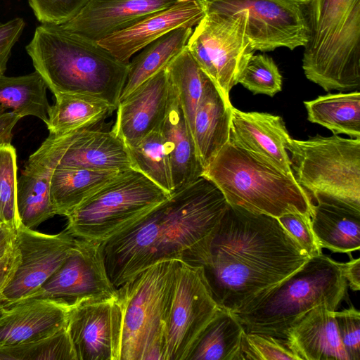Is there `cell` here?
Segmentation results:
<instances>
[{
  "label": "cell",
  "instance_id": "cell-1",
  "mask_svg": "<svg viewBox=\"0 0 360 360\" xmlns=\"http://www.w3.org/2000/svg\"><path fill=\"white\" fill-rule=\"evenodd\" d=\"M229 204L202 176L136 222L100 243L108 277L118 288L148 267L165 260L202 266Z\"/></svg>",
  "mask_w": 360,
  "mask_h": 360
},
{
  "label": "cell",
  "instance_id": "cell-2",
  "mask_svg": "<svg viewBox=\"0 0 360 360\" xmlns=\"http://www.w3.org/2000/svg\"><path fill=\"white\" fill-rule=\"evenodd\" d=\"M309 258L277 218L229 205L202 266L215 301L233 312Z\"/></svg>",
  "mask_w": 360,
  "mask_h": 360
},
{
  "label": "cell",
  "instance_id": "cell-3",
  "mask_svg": "<svg viewBox=\"0 0 360 360\" xmlns=\"http://www.w3.org/2000/svg\"><path fill=\"white\" fill-rule=\"evenodd\" d=\"M25 49L35 70L53 95L89 96L117 108L129 63L116 59L96 41L72 33L60 25L41 24Z\"/></svg>",
  "mask_w": 360,
  "mask_h": 360
},
{
  "label": "cell",
  "instance_id": "cell-4",
  "mask_svg": "<svg viewBox=\"0 0 360 360\" xmlns=\"http://www.w3.org/2000/svg\"><path fill=\"white\" fill-rule=\"evenodd\" d=\"M342 263L327 255L309 257L289 276L233 313L245 332L283 339L286 330L314 307L335 311L347 293Z\"/></svg>",
  "mask_w": 360,
  "mask_h": 360
},
{
  "label": "cell",
  "instance_id": "cell-5",
  "mask_svg": "<svg viewBox=\"0 0 360 360\" xmlns=\"http://www.w3.org/2000/svg\"><path fill=\"white\" fill-rule=\"evenodd\" d=\"M202 176L220 190L230 205L276 218L287 213L311 214L313 200L293 173L230 141Z\"/></svg>",
  "mask_w": 360,
  "mask_h": 360
},
{
  "label": "cell",
  "instance_id": "cell-6",
  "mask_svg": "<svg viewBox=\"0 0 360 360\" xmlns=\"http://www.w3.org/2000/svg\"><path fill=\"white\" fill-rule=\"evenodd\" d=\"M302 69L325 91L360 87V0H308Z\"/></svg>",
  "mask_w": 360,
  "mask_h": 360
},
{
  "label": "cell",
  "instance_id": "cell-7",
  "mask_svg": "<svg viewBox=\"0 0 360 360\" xmlns=\"http://www.w3.org/2000/svg\"><path fill=\"white\" fill-rule=\"evenodd\" d=\"M180 262H158L117 288L123 311L120 360H165V327Z\"/></svg>",
  "mask_w": 360,
  "mask_h": 360
},
{
  "label": "cell",
  "instance_id": "cell-8",
  "mask_svg": "<svg viewBox=\"0 0 360 360\" xmlns=\"http://www.w3.org/2000/svg\"><path fill=\"white\" fill-rule=\"evenodd\" d=\"M169 196L139 171H122L66 217L65 229L75 238L101 243Z\"/></svg>",
  "mask_w": 360,
  "mask_h": 360
},
{
  "label": "cell",
  "instance_id": "cell-9",
  "mask_svg": "<svg viewBox=\"0 0 360 360\" xmlns=\"http://www.w3.org/2000/svg\"><path fill=\"white\" fill-rule=\"evenodd\" d=\"M285 149L296 181L311 198L323 195L360 207V138L290 137Z\"/></svg>",
  "mask_w": 360,
  "mask_h": 360
},
{
  "label": "cell",
  "instance_id": "cell-10",
  "mask_svg": "<svg viewBox=\"0 0 360 360\" xmlns=\"http://www.w3.org/2000/svg\"><path fill=\"white\" fill-rule=\"evenodd\" d=\"M186 48L227 100L255 50L243 15L206 13L195 26Z\"/></svg>",
  "mask_w": 360,
  "mask_h": 360
},
{
  "label": "cell",
  "instance_id": "cell-11",
  "mask_svg": "<svg viewBox=\"0 0 360 360\" xmlns=\"http://www.w3.org/2000/svg\"><path fill=\"white\" fill-rule=\"evenodd\" d=\"M205 14L243 15L255 51L304 46L308 0H196Z\"/></svg>",
  "mask_w": 360,
  "mask_h": 360
},
{
  "label": "cell",
  "instance_id": "cell-12",
  "mask_svg": "<svg viewBox=\"0 0 360 360\" xmlns=\"http://www.w3.org/2000/svg\"><path fill=\"white\" fill-rule=\"evenodd\" d=\"M219 308L202 266L180 262L165 327V360H186L195 340Z\"/></svg>",
  "mask_w": 360,
  "mask_h": 360
},
{
  "label": "cell",
  "instance_id": "cell-13",
  "mask_svg": "<svg viewBox=\"0 0 360 360\" xmlns=\"http://www.w3.org/2000/svg\"><path fill=\"white\" fill-rule=\"evenodd\" d=\"M117 297V288L108 277L100 243L76 238L66 259L30 297L51 300L70 309Z\"/></svg>",
  "mask_w": 360,
  "mask_h": 360
},
{
  "label": "cell",
  "instance_id": "cell-14",
  "mask_svg": "<svg viewBox=\"0 0 360 360\" xmlns=\"http://www.w3.org/2000/svg\"><path fill=\"white\" fill-rule=\"evenodd\" d=\"M27 162L50 169L56 166L101 171L134 169L127 146L112 129H88L49 136Z\"/></svg>",
  "mask_w": 360,
  "mask_h": 360
},
{
  "label": "cell",
  "instance_id": "cell-15",
  "mask_svg": "<svg viewBox=\"0 0 360 360\" xmlns=\"http://www.w3.org/2000/svg\"><path fill=\"white\" fill-rule=\"evenodd\" d=\"M75 240L65 229L49 235L20 225L14 240L20 261L0 295V304L7 307L37 291L66 259Z\"/></svg>",
  "mask_w": 360,
  "mask_h": 360
},
{
  "label": "cell",
  "instance_id": "cell-16",
  "mask_svg": "<svg viewBox=\"0 0 360 360\" xmlns=\"http://www.w3.org/2000/svg\"><path fill=\"white\" fill-rule=\"evenodd\" d=\"M122 328L117 297L69 309L66 329L77 360H120Z\"/></svg>",
  "mask_w": 360,
  "mask_h": 360
},
{
  "label": "cell",
  "instance_id": "cell-17",
  "mask_svg": "<svg viewBox=\"0 0 360 360\" xmlns=\"http://www.w3.org/2000/svg\"><path fill=\"white\" fill-rule=\"evenodd\" d=\"M170 82L165 69L145 81L120 101L112 130L127 146L158 129L169 104Z\"/></svg>",
  "mask_w": 360,
  "mask_h": 360
},
{
  "label": "cell",
  "instance_id": "cell-18",
  "mask_svg": "<svg viewBox=\"0 0 360 360\" xmlns=\"http://www.w3.org/2000/svg\"><path fill=\"white\" fill-rule=\"evenodd\" d=\"M204 15L196 0H179L97 43L118 60L129 63L131 56L153 41L180 27L196 26Z\"/></svg>",
  "mask_w": 360,
  "mask_h": 360
},
{
  "label": "cell",
  "instance_id": "cell-19",
  "mask_svg": "<svg viewBox=\"0 0 360 360\" xmlns=\"http://www.w3.org/2000/svg\"><path fill=\"white\" fill-rule=\"evenodd\" d=\"M179 0H89L72 19L60 25L94 41L123 30Z\"/></svg>",
  "mask_w": 360,
  "mask_h": 360
},
{
  "label": "cell",
  "instance_id": "cell-20",
  "mask_svg": "<svg viewBox=\"0 0 360 360\" xmlns=\"http://www.w3.org/2000/svg\"><path fill=\"white\" fill-rule=\"evenodd\" d=\"M69 308L56 301L28 297L7 307L0 318V345L49 338L66 328Z\"/></svg>",
  "mask_w": 360,
  "mask_h": 360
},
{
  "label": "cell",
  "instance_id": "cell-21",
  "mask_svg": "<svg viewBox=\"0 0 360 360\" xmlns=\"http://www.w3.org/2000/svg\"><path fill=\"white\" fill-rule=\"evenodd\" d=\"M290 138L281 117L266 112H243L233 106L229 141L264 157L285 172L292 173L285 149Z\"/></svg>",
  "mask_w": 360,
  "mask_h": 360
},
{
  "label": "cell",
  "instance_id": "cell-22",
  "mask_svg": "<svg viewBox=\"0 0 360 360\" xmlns=\"http://www.w3.org/2000/svg\"><path fill=\"white\" fill-rule=\"evenodd\" d=\"M287 346L300 360H349L334 316L325 304L307 312L285 332Z\"/></svg>",
  "mask_w": 360,
  "mask_h": 360
},
{
  "label": "cell",
  "instance_id": "cell-23",
  "mask_svg": "<svg viewBox=\"0 0 360 360\" xmlns=\"http://www.w3.org/2000/svg\"><path fill=\"white\" fill-rule=\"evenodd\" d=\"M159 128L169 157L174 192L201 177L204 168L198 155L193 134L171 84L168 108Z\"/></svg>",
  "mask_w": 360,
  "mask_h": 360
},
{
  "label": "cell",
  "instance_id": "cell-24",
  "mask_svg": "<svg viewBox=\"0 0 360 360\" xmlns=\"http://www.w3.org/2000/svg\"><path fill=\"white\" fill-rule=\"evenodd\" d=\"M312 200L311 225L320 246L333 252L358 250L360 207L323 195H316Z\"/></svg>",
  "mask_w": 360,
  "mask_h": 360
},
{
  "label": "cell",
  "instance_id": "cell-25",
  "mask_svg": "<svg viewBox=\"0 0 360 360\" xmlns=\"http://www.w3.org/2000/svg\"><path fill=\"white\" fill-rule=\"evenodd\" d=\"M232 108L231 101L210 79L196 108L192 130L204 169L230 141Z\"/></svg>",
  "mask_w": 360,
  "mask_h": 360
},
{
  "label": "cell",
  "instance_id": "cell-26",
  "mask_svg": "<svg viewBox=\"0 0 360 360\" xmlns=\"http://www.w3.org/2000/svg\"><path fill=\"white\" fill-rule=\"evenodd\" d=\"M54 97L46 126L49 135L56 137L92 129L117 109L105 101L82 94L58 93Z\"/></svg>",
  "mask_w": 360,
  "mask_h": 360
},
{
  "label": "cell",
  "instance_id": "cell-27",
  "mask_svg": "<svg viewBox=\"0 0 360 360\" xmlns=\"http://www.w3.org/2000/svg\"><path fill=\"white\" fill-rule=\"evenodd\" d=\"M121 172L56 166L50 179L51 198L56 214L67 217Z\"/></svg>",
  "mask_w": 360,
  "mask_h": 360
},
{
  "label": "cell",
  "instance_id": "cell-28",
  "mask_svg": "<svg viewBox=\"0 0 360 360\" xmlns=\"http://www.w3.org/2000/svg\"><path fill=\"white\" fill-rule=\"evenodd\" d=\"M245 333L235 314L221 307L195 340L186 360H244Z\"/></svg>",
  "mask_w": 360,
  "mask_h": 360
},
{
  "label": "cell",
  "instance_id": "cell-29",
  "mask_svg": "<svg viewBox=\"0 0 360 360\" xmlns=\"http://www.w3.org/2000/svg\"><path fill=\"white\" fill-rule=\"evenodd\" d=\"M53 169L26 162L18 178L17 208L20 224L34 229L56 214L50 193Z\"/></svg>",
  "mask_w": 360,
  "mask_h": 360
},
{
  "label": "cell",
  "instance_id": "cell-30",
  "mask_svg": "<svg viewBox=\"0 0 360 360\" xmlns=\"http://www.w3.org/2000/svg\"><path fill=\"white\" fill-rule=\"evenodd\" d=\"M193 27H180L153 41L129 63V72L120 101L155 75L186 46Z\"/></svg>",
  "mask_w": 360,
  "mask_h": 360
},
{
  "label": "cell",
  "instance_id": "cell-31",
  "mask_svg": "<svg viewBox=\"0 0 360 360\" xmlns=\"http://www.w3.org/2000/svg\"><path fill=\"white\" fill-rule=\"evenodd\" d=\"M307 120L320 124L333 134L360 138V92L328 94L304 102Z\"/></svg>",
  "mask_w": 360,
  "mask_h": 360
},
{
  "label": "cell",
  "instance_id": "cell-32",
  "mask_svg": "<svg viewBox=\"0 0 360 360\" xmlns=\"http://www.w3.org/2000/svg\"><path fill=\"white\" fill-rule=\"evenodd\" d=\"M48 86L36 70L18 77L0 75V105L20 118L32 115L46 124L49 120Z\"/></svg>",
  "mask_w": 360,
  "mask_h": 360
},
{
  "label": "cell",
  "instance_id": "cell-33",
  "mask_svg": "<svg viewBox=\"0 0 360 360\" xmlns=\"http://www.w3.org/2000/svg\"><path fill=\"white\" fill-rule=\"evenodd\" d=\"M165 69L192 132L196 108L211 79L198 65L186 46Z\"/></svg>",
  "mask_w": 360,
  "mask_h": 360
},
{
  "label": "cell",
  "instance_id": "cell-34",
  "mask_svg": "<svg viewBox=\"0 0 360 360\" xmlns=\"http://www.w3.org/2000/svg\"><path fill=\"white\" fill-rule=\"evenodd\" d=\"M127 147L134 169L171 195L173 186L170 164L160 128Z\"/></svg>",
  "mask_w": 360,
  "mask_h": 360
},
{
  "label": "cell",
  "instance_id": "cell-35",
  "mask_svg": "<svg viewBox=\"0 0 360 360\" xmlns=\"http://www.w3.org/2000/svg\"><path fill=\"white\" fill-rule=\"evenodd\" d=\"M0 360H77L65 328L37 341L0 345Z\"/></svg>",
  "mask_w": 360,
  "mask_h": 360
},
{
  "label": "cell",
  "instance_id": "cell-36",
  "mask_svg": "<svg viewBox=\"0 0 360 360\" xmlns=\"http://www.w3.org/2000/svg\"><path fill=\"white\" fill-rule=\"evenodd\" d=\"M17 155L12 144L0 146V223L15 230L21 225L17 208Z\"/></svg>",
  "mask_w": 360,
  "mask_h": 360
},
{
  "label": "cell",
  "instance_id": "cell-37",
  "mask_svg": "<svg viewBox=\"0 0 360 360\" xmlns=\"http://www.w3.org/2000/svg\"><path fill=\"white\" fill-rule=\"evenodd\" d=\"M238 83L254 94L274 96L282 89V76L274 60L260 53L250 58Z\"/></svg>",
  "mask_w": 360,
  "mask_h": 360
},
{
  "label": "cell",
  "instance_id": "cell-38",
  "mask_svg": "<svg viewBox=\"0 0 360 360\" xmlns=\"http://www.w3.org/2000/svg\"><path fill=\"white\" fill-rule=\"evenodd\" d=\"M244 360H300L284 339L245 332L242 343Z\"/></svg>",
  "mask_w": 360,
  "mask_h": 360
},
{
  "label": "cell",
  "instance_id": "cell-39",
  "mask_svg": "<svg viewBox=\"0 0 360 360\" xmlns=\"http://www.w3.org/2000/svg\"><path fill=\"white\" fill-rule=\"evenodd\" d=\"M89 0H28L41 24L61 25L74 18Z\"/></svg>",
  "mask_w": 360,
  "mask_h": 360
},
{
  "label": "cell",
  "instance_id": "cell-40",
  "mask_svg": "<svg viewBox=\"0 0 360 360\" xmlns=\"http://www.w3.org/2000/svg\"><path fill=\"white\" fill-rule=\"evenodd\" d=\"M277 219L309 257L322 254V248L311 228L309 214L287 213L278 217Z\"/></svg>",
  "mask_w": 360,
  "mask_h": 360
},
{
  "label": "cell",
  "instance_id": "cell-41",
  "mask_svg": "<svg viewBox=\"0 0 360 360\" xmlns=\"http://www.w3.org/2000/svg\"><path fill=\"white\" fill-rule=\"evenodd\" d=\"M334 316L342 344L349 360H360V313L353 306L335 311Z\"/></svg>",
  "mask_w": 360,
  "mask_h": 360
},
{
  "label": "cell",
  "instance_id": "cell-42",
  "mask_svg": "<svg viewBox=\"0 0 360 360\" xmlns=\"http://www.w3.org/2000/svg\"><path fill=\"white\" fill-rule=\"evenodd\" d=\"M25 26V20L22 18L0 22V75H4L12 49L20 37Z\"/></svg>",
  "mask_w": 360,
  "mask_h": 360
},
{
  "label": "cell",
  "instance_id": "cell-43",
  "mask_svg": "<svg viewBox=\"0 0 360 360\" xmlns=\"http://www.w3.org/2000/svg\"><path fill=\"white\" fill-rule=\"evenodd\" d=\"M20 261V253L15 245L0 261V295L15 274Z\"/></svg>",
  "mask_w": 360,
  "mask_h": 360
},
{
  "label": "cell",
  "instance_id": "cell-44",
  "mask_svg": "<svg viewBox=\"0 0 360 360\" xmlns=\"http://www.w3.org/2000/svg\"><path fill=\"white\" fill-rule=\"evenodd\" d=\"M0 105V146L11 144L13 129L20 117Z\"/></svg>",
  "mask_w": 360,
  "mask_h": 360
},
{
  "label": "cell",
  "instance_id": "cell-45",
  "mask_svg": "<svg viewBox=\"0 0 360 360\" xmlns=\"http://www.w3.org/2000/svg\"><path fill=\"white\" fill-rule=\"evenodd\" d=\"M342 273L349 283V288L354 291L360 289V259H352L350 261L342 263Z\"/></svg>",
  "mask_w": 360,
  "mask_h": 360
},
{
  "label": "cell",
  "instance_id": "cell-46",
  "mask_svg": "<svg viewBox=\"0 0 360 360\" xmlns=\"http://www.w3.org/2000/svg\"><path fill=\"white\" fill-rule=\"evenodd\" d=\"M15 229L0 223V261L13 249Z\"/></svg>",
  "mask_w": 360,
  "mask_h": 360
},
{
  "label": "cell",
  "instance_id": "cell-47",
  "mask_svg": "<svg viewBox=\"0 0 360 360\" xmlns=\"http://www.w3.org/2000/svg\"><path fill=\"white\" fill-rule=\"evenodd\" d=\"M5 311V307H4L1 304H0V318L3 316L4 313Z\"/></svg>",
  "mask_w": 360,
  "mask_h": 360
}]
</instances>
